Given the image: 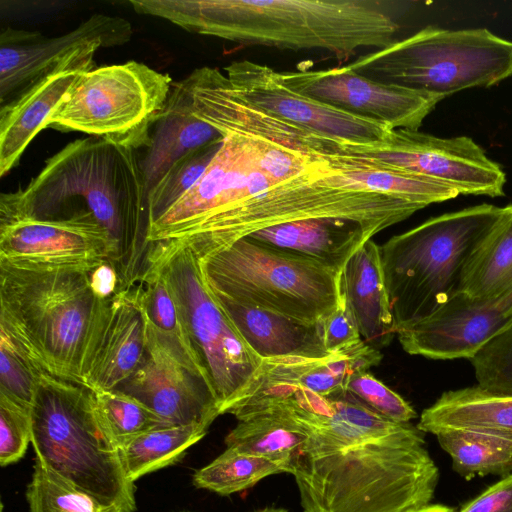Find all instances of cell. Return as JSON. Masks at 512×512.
Instances as JSON below:
<instances>
[{
	"label": "cell",
	"mask_w": 512,
	"mask_h": 512,
	"mask_svg": "<svg viewBox=\"0 0 512 512\" xmlns=\"http://www.w3.org/2000/svg\"><path fill=\"white\" fill-rule=\"evenodd\" d=\"M307 439L289 463L303 512H411L431 504L439 470L424 432L348 391L325 410L294 411Z\"/></svg>",
	"instance_id": "1"
},
{
	"label": "cell",
	"mask_w": 512,
	"mask_h": 512,
	"mask_svg": "<svg viewBox=\"0 0 512 512\" xmlns=\"http://www.w3.org/2000/svg\"><path fill=\"white\" fill-rule=\"evenodd\" d=\"M90 213L118 247L120 289L141 277L148 251V193L138 150L89 136L46 160L25 188L0 196V219Z\"/></svg>",
	"instance_id": "2"
},
{
	"label": "cell",
	"mask_w": 512,
	"mask_h": 512,
	"mask_svg": "<svg viewBox=\"0 0 512 512\" xmlns=\"http://www.w3.org/2000/svg\"><path fill=\"white\" fill-rule=\"evenodd\" d=\"M139 14L244 45L322 50L339 60L395 41L396 20L375 0H130Z\"/></svg>",
	"instance_id": "3"
},
{
	"label": "cell",
	"mask_w": 512,
	"mask_h": 512,
	"mask_svg": "<svg viewBox=\"0 0 512 512\" xmlns=\"http://www.w3.org/2000/svg\"><path fill=\"white\" fill-rule=\"evenodd\" d=\"M94 268L0 261V329L40 372L81 384L85 347L106 300L91 286Z\"/></svg>",
	"instance_id": "4"
},
{
	"label": "cell",
	"mask_w": 512,
	"mask_h": 512,
	"mask_svg": "<svg viewBox=\"0 0 512 512\" xmlns=\"http://www.w3.org/2000/svg\"><path fill=\"white\" fill-rule=\"evenodd\" d=\"M42 466L111 512H135V486L121 450L97 417L86 386L39 372L30 410Z\"/></svg>",
	"instance_id": "5"
},
{
	"label": "cell",
	"mask_w": 512,
	"mask_h": 512,
	"mask_svg": "<svg viewBox=\"0 0 512 512\" xmlns=\"http://www.w3.org/2000/svg\"><path fill=\"white\" fill-rule=\"evenodd\" d=\"M423 208L365 188L321 160L224 208L198 231L187 250L201 260L261 229L308 218H346L388 228Z\"/></svg>",
	"instance_id": "6"
},
{
	"label": "cell",
	"mask_w": 512,
	"mask_h": 512,
	"mask_svg": "<svg viewBox=\"0 0 512 512\" xmlns=\"http://www.w3.org/2000/svg\"><path fill=\"white\" fill-rule=\"evenodd\" d=\"M508 212L509 205L471 206L429 218L380 246L396 332L461 291L469 260Z\"/></svg>",
	"instance_id": "7"
},
{
	"label": "cell",
	"mask_w": 512,
	"mask_h": 512,
	"mask_svg": "<svg viewBox=\"0 0 512 512\" xmlns=\"http://www.w3.org/2000/svg\"><path fill=\"white\" fill-rule=\"evenodd\" d=\"M199 265L211 291L305 322H322L343 296L342 271L249 237Z\"/></svg>",
	"instance_id": "8"
},
{
	"label": "cell",
	"mask_w": 512,
	"mask_h": 512,
	"mask_svg": "<svg viewBox=\"0 0 512 512\" xmlns=\"http://www.w3.org/2000/svg\"><path fill=\"white\" fill-rule=\"evenodd\" d=\"M366 77L442 99L512 77V41L488 29L428 26L346 65Z\"/></svg>",
	"instance_id": "9"
},
{
	"label": "cell",
	"mask_w": 512,
	"mask_h": 512,
	"mask_svg": "<svg viewBox=\"0 0 512 512\" xmlns=\"http://www.w3.org/2000/svg\"><path fill=\"white\" fill-rule=\"evenodd\" d=\"M172 83L168 74L137 61L93 68L78 75L48 127L147 148Z\"/></svg>",
	"instance_id": "10"
},
{
	"label": "cell",
	"mask_w": 512,
	"mask_h": 512,
	"mask_svg": "<svg viewBox=\"0 0 512 512\" xmlns=\"http://www.w3.org/2000/svg\"><path fill=\"white\" fill-rule=\"evenodd\" d=\"M147 266L159 268L172 288L220 413L226 414L249 392L264 359L244 341L218 305L191 251L179 249L158 256L148 260Z\"/></svg>",
	"instance_id": "11"
},
{
	"label": "cell",
	"mask_w": 512,
	"mask_h": 512,
	"mask_svg": "<svg viewBox=\"0 0 512 512\" xmlns=\"http://www.w3.org/2000/svg\"><path fill=\"white\" fill-rule=\"evenodd\" d=\"M336 155L417 175L449 186L459 195L495 198L505 194V172L467 136L440 138L419 130L395 129L374 141L341 139Z\"/></svg>",
	"instance_id": "12"
},
{
	"label": "cell",
	"mask_w": 512,
	"mask_h": 512,
	"mask_svg": "<svg viewBox=\"0 0 512 512\" xmlns=\"http://www.w3.org/2000/svg\"><path fill=\"white\" fill-rule=\"evenodd\" d=\"M217 154L195 185L149 223L145 261L185 249L198 231L232 203L272 186L275 181L255 165L248 141L223 133Z\"/></svg>",
	"instance_id": "13"
},
{
	"label": "cell",
	"mask_w": 512,
	"mask_h": 512,
	"mask_svg": "<svg viewBox=\"0 0 512 512\" xmlns=\"http://www.w3.org/2000/svg\"><path fill=\"white\" fill-rule=\"evenodd\" d=\"M132 26L119 16L93 14L60 36L7 28L0 35V105L17 98L42 79L64 71L93 69L101 48L130 41Z\"/></svg>",
	"instance_id": "14"
},
{
	"label": "cell",
	"mask_w": 512,
	"mask_h": 512,
	"mask_svg": "<svg viewBox=\"0 0 512 512\" xmlns=\"http://www.w3.org/2000/svg\"><path fill=\"white\" fill-rule=\"evenodd\" d=\"M294 91L350 114L386 125L391 130L418 131L443 100L422 90L366 77L347 66L281 73Z\"/></svg>",
	"instance_id": "15"
},
{
	"label": "cell",
	"mask_w": 512,
	"mask_h": 512,
	"mask_svg": "<svg viewBox=\"0 0 512 512\" xmlns=\"http://www.w3.org/2000/svg\"><path fill=\"white\" fill-rule=\"evenodd\" d=\"M118 247L90 213L66 219H0V261L33 267L115 266Z\"/></svg>",
	"instance_id": "16"
},
{
	"label": "cell",
	"mask_w": 512,
	"mask_h": 512,
	"mask_svg": "<svg viewBox=\"0 0 512 512\" xmlns=\"http://www.w3.org/2000/svg\"><path fill=\"white\" fill-rule=\"evenodd\" d=\"M511 324L512 289L492 298L459 291L433 313L396 335L411 355L434 360H470Z\"/></svg>",
	"instance_id": "17"
},
{
	"label": "cell",
	"mask_w": 512,
	"mask_h": 512,
	"mask_svg": "<svg viewBox=\"0 0 512 512\" xmlns=\"http://www.w3.org/2000/svg\"><path fill=\"white\" fill-rule=\"evenodd\" d=\"M235 92L248 103L282 120L323 136L353 142L382 139L391 130L289 88L280 72L248 60L224 67Z\"/></svg>",
	"instance_id": "18"
},
{
	"label": "cell",
	"mask_w": 512,
	"mask_h": 512,
	"mask_svg": "<svg viewBox=\"0 0 512 512\" xmlns=\"http://www.w3.org/2000/svg\"><path fill=\"white\" fill-rule=\"evenodd\" d=\"M117 389L142 402L169 426L209 428L221 415L208 382L169 353L148 326L145 357Z\"/></svg>",
	"instance_id": "19"
},
{
	"label": "cell",
	"mask_w": 512,
	"mask_h": 512,
	"mask_svg": "<svg viewBox=\"0 0 512 512\" xmlns=\"http://www.w3.org/2000/svg\"><path fill=\"white\" fill-rule=\"evenodd\" d=\"M147 321L134 286L106 299L92 326L81 364V384L117 389L142 363Z\"/></svg>",
	"instance_id": "20"
},
{
	"label": "cell",
	"mask_w": 512,
	"mask_h": 512,
	"mask_svg": "<svg viewBox=\"0 0 512 512\" xmlns=\"http://www.w3.org/2000/svg\"><path fill=\"white\" fill-rule=\"evenodd\" d=\"M210 292L240 336L262 359L330 355L324 346L321 322H305Z\"/></svg>",
	"instance_id": "21"
},
{
	"label": "cell",
	"mask_w": 512,
	"mask_h": 512,
	"mask_svg": "<svg viewBox=\"0 0 512 512\" xmlns=\"http://www.w3.org/2000/svg\"><path fill=\"white\" fill-rule=\"evenodd\" d=\"M223 140V135L197 114L187 76L173 82L165 106L152 126L150 144L142 158L147 193L180 157Z\"/></svg>",
	"instance_id": "22"
},
{
	"label": "cell",
	"mask_w": 512,
	"mask_h": 512,
	"mask_svg": "<svg viewBox=\"0 0 512 512\" xmlns=\"http://www.w3.org/2000/svg\"><path fill=\"white\" fill-rule=\"evenodd\" d=\"M384 229L386 227L380 224L319 217L270 226L246 237L310 257L342 271L351 256Z\"/></svg>",
	"instance_id": "23"
},
{
	"label": "cell",
	"mask_w": 512,
	"mask_h": 512,
	"mask_svg": "<svg viewBox=\"0 0 512 512\" xmlns=\"http://www.w3.org/2000/svg\"><path fill=\"white\" fill-rule=\"evenodd\" d=\"M342 288L362 340L380 350L396 335L385 284L380 246L372 239L363 244L342 270Z\"/></svg>",
	"instance_id": "24"
},
{
	"label": "cell",
	"mask_w": 512,
	"mask_h": 512,
	"mask_svg": "<svg viewBox=\"0 0 512 512\" xmlns=\"http://www.w3.org/2000/svg\"><path fill=\"white\" fill-rule=\"evenodd\" d=\"M79 71H64L37 82L0 108V177H4L66 100Z\"/></svg>",
	"instance_id": "25"
},
{
	"label": "cell",
	"mask_w": 512,
	"mask_h": 512,
	"mask_svg": "<svg viewBox=\"0 0 512 512\" xmlns=\"http://www.w3.org/2000/svg\"><path fill=\"white\" fill-rule=\"evenodd\" d=\"M382 360L380 350L364 340L324 358L264 359L261 371L274 378L330 398L347 391L351 378Z\"/></svg>",
	"instance_id": "26"
},
{
	"label": "cell",
	"mask_w": 512,
	"mask_h": 512,
	"mask_svg": "<svg viewBox=\"0 0 512 512\" xmlns=\"http://www.w3.org/2000/svg\"><path fill=\"white\" fill-rule=\"evenodd\" d=\"M424 433L478 429L512 437V394L481 386L446 391L423 410L418 424Z\"/></svg>",
	"instance_id": "27"
},
{
	"label": "cell",
	"mask_w": 512,
	"mask_h": 512,
	"mask_svg": "<svg viewBox=\"0 0 512 512\" xmlns=\"http://www.w3.org/2000/svg\"><path fill=\"white\" fill-rule=\"evenodd\" d=\"M132 286L145 313L147 326L155 338L178 361L209 384L190 339L181 306L162 271L147 266Z\"/></svg>",
	"instance_id": "28"
},
{
	"label": "cell",
	"mask_w": 512,
	"mask_h": 512,
	"mask_svg": "<svg viewBox=\"0 0 512 512\" xmlns=\"http://www.w3.org/2000/svg\"><path fill=\"white\" fill-rule=\"evenodd\" d=\"M465 479L512 473V437L478 429H447L435 434Z\"/></svg>",
	"instance_id": "29"
},
{
	"label": "cell",
	"mask_w": 512,
	"mask_h": 512,
	"mask_svg": "<svg viewBox=\"0 0 512 512\" xmlns=\"http://www.w3.org/2000/svg\"><path fill=\"white\" fill-rule=\"evenodd\" d=\"M341 176L358 182L365 188L424 207L454 199L459 193L441 183L365 163L344 155L325 159Z\"/></svg>",
	"instance_id": "30"
},
{
	"label": "cell",
	"mask_w": 512,
	"mask_h": 512,
	"mask_svg": "<svg viewBox=\"0 0 512 512\" xmlns=\"http://www.w3.org/2000/svg\"><path fill=\"white\" fill-rule=\"evenodd\" d=\"M208 427L200 424L168 426L142 433L120 448L128 478L140 477L180 462L201 440Z\"/></svg>",
	"instance_id": "31"
},
{
	"label": "cell",
	"mask_w": 512,
	"mask_h": 512,
	"mask_svg": "<svg viewBox=\"0 0 512 512\" xmlns=\"http://www.w3.org/2000/svg\"><path fill=\"white\" fill-rule=\"evenodd\" d=\"M512 289V204L509 212L469 260L461 291L478 298L500 296Z\"/></svg>",
	"instance_id": "32"
},
{
	"label": "cell",
	"mask_w": 512,
	"mask_h": 512,
	"mask_svg": "<svg viewBox=\"0 0 512 512\" xmlns=\"http://www.w3.org/2000/svg\"><path fill=\"white\" fill-rule=\"evenodd\" d=\"M287 473L284 464L240 453L230 448L193 475V484L222 496L253 487L263 478Z\"/></svg>",
	"instance_id": "33"
},
{
	"label": "cell",
	"mask_w": 512,
	"mask_h": 512,
	"mask_svg": "<svg viewBox=\"0 0 512 512\" xmlns=\"http://www.w3.org/2000/svg\"><path fill=\"white\" fill-rule=\"evenodd\" d=\"M92 392L97 417L119 448L142 433L169 426L142 402L118 389Z\"/></svg>",
	"instance_id": "34"
},
{
	"label": "cell",
	"mask_w": 512,
	"mask_h": 512,
	"mask_svg": "<svg viewBox=\"0 0 512 512\" xmlns=\"http://www.w3.org/2000/svg\"><path fill=\"white\" fill-rule=\"evenodd\" d=\"M223 141L192 150L176 160L148 193L149 223L156 220L200 179Z\"/></svg>",
	"instance_id": "35"
},
{
	"label": "cell",
	"mask_w": 512,
	"mask_h": 512,
	"mask_svg": "<svg viewBox=\"0 0 512 512\" xmlns=\"http://www.w3.org/2000/svg\"><path fill=\"white\" fill-rule=\"evenodd\" d=\"M25 496L29 512H111L46 470L37 459Z\"/></svg>",
	"instance_id": "36"
},
{
	"label": "cell",
	"mask_w": 512,
	"mask_h": 512,
	"mask_svg": "<svg viewBox=\"0 0 512 512\" xmlns=\"http://www.w3.org/2000/svg\"><path fill=\"white\" fill-rule=\"evenodd\" d=\"M39 370L0 329V395L31 409Z\"/></svg>",
	"instance_id": "37"
},
{
	"label": "cell",
	"mask_w": 512,
	"mask_h": 512,
	"mask_svg": "<svg viewBox=\"0 0 512 512\" xmlns=\"http://www.w3.org/2000/svg\"><path fill=\"white\" fill-rule=\"evenodd\" d=\"M477 384L512 394V324L470 359Z\"/></svg>",
	"instance_id": "38"
},
{
	"label": "cell",
	"mask_w": 512,
	"mask_h": 512,
	"mask_svg": "<svg viewBox=\"0 0 512 512\" xmlns=\"http://www.w3.org/2000/svg\"><path fill=\"white\" fill-rule=\"evenodd\" d=\"M347 391L367 407L394 422L410 423L417 417L410 403L368 371L355 374L347 385Z\"/></svg>",
	"instance_id": "39"
},
{
	"label": "cell",
	"mask_w": 512,
	"mask_h": 512,
	"mask_svg": "<svg viewBox=\"0 0 512 512\" xmlns=\"http://www.w3.org/2000/svg\"><path fill=\"white\" fill-rule=\"evenodd\" d=\"M30 410L0 395V465L18 462L32 439Z\"/></svg>",
	"instance_id": "40"
},
{
	"label": "cell",
	"mask_w": 512,
	"mask_h": 512,
	"mask_svg": "<svg viewBox=\"0 0 512 512\" xmlns=\"http://www.w3.org/2000/svg\"><path fill=\"white\" fill-rule=\"evenodd\" d=\"M321 328L324 346L330 354L362 340L344 292L337 308L321 322Z\"/></svg>",
	"instance_id": "41"
},
{
	"label": "cell",
	"mask_w": 512,
	"mask_h": 512,
	"mask_svg": "<svg viewBox=\"0 0 512 512\" xmlns=\"http://www.w3.org/2000/svg\"><path fill=\"white\" fill-rule=\"evenodd\" d=\"M457 512H512V473L504 476Z\"/></svg>",
	"instance_id": "42"
},
{
	"label": "cell",
	"mask_w": 512,
	"mask_h": 512,
	"mask_svg": "<svg viewBox=\"0 0 512 512\" xmlns=\"http://www.w3.org/2000/svg\"><path fill=\"white\" fill-rule=\"evenodd\" d=\"M91 286L99 298L112 297L120 290V277L116 266L106 261L95 267L91 272Z\"/></svg>",
	"instance_id": "43"
},
{
	"label": "cell",
	"mask_w": 512,
	"mask_h": 512,
	"mask_svg": "<svg viewBox=\"0 0 512 512\" xmlns=\"http://www.w3.org/2000/svg\"><path fill=\"white\" fill-rule=\"evenodd\" d=\"M411 512H456L453 508L442 504H429Z\"/></svg>",
	"instance_id": "44"
},
{
	"label": "cell",
	"mask_w": 512,
	"mask_h": 512,
	"mask_svg": "<svg viewBox=\"0 0 512 512\" xmlns=\"http://www.w3.org/2000/svg\"><path fill=\"white\" fill-rule=\"evenodd\" d=\"M251 512H289L288 510L280 507H264Z\"/></svg>",
	"instance_id": "45"
}]
</instances>
